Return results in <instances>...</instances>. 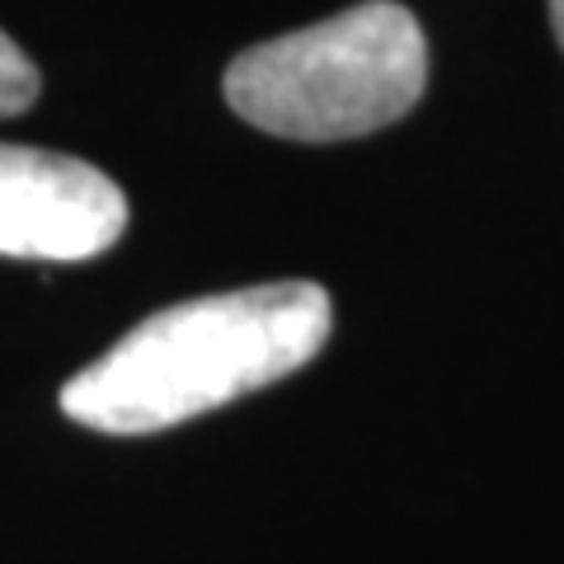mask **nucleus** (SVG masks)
<instances>
[{"mask_svg": "<svg viewBox=\"0 0 564 564\" xmlns=\"http://www.w3.org/2000/svg\"><path fill=\"white\" fill-rule=\"evenodd\" d=\"M334 311L315 282H263L170 306L76 372L62 410L95 433H161L292 377L329 344Z\"/></svg>", "mask_w": 564, "mask_h": 564, "instance_id": "obj_1", "label": "nucleus"}, {"mask_svg": "<svg viewBox=\"0 0 564 564\" xmlns=\"http://www.w3.org/2000/svg\"><path fill=\"white\" fill-rule=\"evenodd\" d=\"M429 85V43L395 0L269 39L226 66V104L288 141H348L400 122Z\"/></svg>", "mask_w": 564, "mask_h": 564, "instance_id": "obj_2", "label": "nucleus"}, {"mask_svg": "<svg viewBox=\"0 0 564 564\" xmlns=\"http://www.w3.org/2000/svg\"><path fill=\"white\" fill-rule=\"evenodd\" d=\"M128 198L104 170L0 141V254L80 263L118 245Z\"/></svg>", "mask_w": 564, "mask_h": 564, "instance_id": "obj_3", "label": "nucleus"}, {"mask_svg": "<svg viewBox=\"0 0 564 564\" xmlns=\"http://www.w3.org/2000/svg\"><path fill=\"white\" fill-rule=\"evenodd\" d=\"M39 99V66L24 57V47L0 33V118L24 113Z\"/></svg>", "mask_w": 564, "mask_h": 564, "instance_id": "obj_4", "label": "nucleus"}, {"mask_svg": "<svg viewBox=\"0 0 564 564\" xmlns=\"http://www.w3.org/2000/svg\"><path fill=\"white\" fill-rule=\"evenodd\" d=\"M551 24H555V39L564 47V0H551Z\"/></svg>", "mask_w": 564, "mask_h": 564, "instance_id": "obj_5", "label": "nucleus"}]
</instances>
